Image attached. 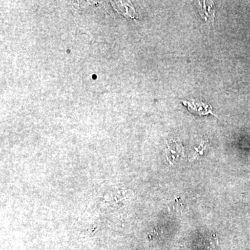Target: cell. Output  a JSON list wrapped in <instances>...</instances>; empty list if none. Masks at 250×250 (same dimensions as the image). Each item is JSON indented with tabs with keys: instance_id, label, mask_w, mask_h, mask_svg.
Wrapping results in <instances>:
<instances>
[{
	"instance_id": "3957f363",
	"label": "cell",
	"mask_w": 250,
	"mask_h": 250,
	"mask_svg": "<svg viewBox=\"0 0 250 250\" xmlns=\"http://www.w3.org/2000/svg\"><path fill=\"white\" fill-rule=\"evenodd\" d=\"M199 2H200V4L202 6L200 14L201 15L202 18L207 22L211 21L213 23V21H214L215 10L214 8H213V2L211 4H208V6H207V5H206L207 1H202V3H200V1H199Z\"/></svg>"
},
{
	"instance_id": "7a4b0ae2",
	"label": "cell",
	"mask_w": 250,
	"mask_h": 250,
	"mask_svg": "<svg viewBox=\"0 0 250 250\" xmlns=\"http://www.w3.org/2000/svg\"><path fill=\"white\" fill-rule=\"evenodd\" d=\"M166 154L170 161L177 160L178 158L184 155V147L181 143L176 141L167 143V148L166 149Z\"/></svg>"
},
{
	"instance_id": "6da1fadb",
	"label": "cell",
	"mask_w": 250,
	"mask_h": 250,
	"mask_svg": "<svg viewBox=\"0 0 250 250\" xmlns=\"http://www.w3.org/2000/svg\"><path fill=\"white\" fill-rule=\"evenodd\" d=\"M184 105L187 106L188 110L193 114L199 116H207L211 114L215 116L213 113V108L209 104H206L202 102H198L195 100H185L182 101Z\"/></svg>"
}]
</instances>
